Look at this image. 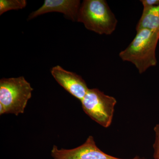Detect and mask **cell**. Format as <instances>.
<instances>
[{"mask_svg":"<svg viewBox=\"0 0 159 159\" xmlns=\"http://www.w3.org/2000/svg\"><path fill=\"white\" fill-rule=\"evenodd\" d=\"M159 40L158 32L145 29L138 30L132 41L119 53V57L132 63L139 74H143L156 66V51Z\"/></svg>","mask_w":159,"mask_h":159,"instance_id":"obj_1","label":"cell"},{"mask_svg":"<svg viewBox=\"0 0 159 159\" xmlns=\"http://www.w3.org/2000/svg\"><path fill=\"white\" fill-rule=\"evenodd\" d=\"M77 21L82 23L88 30L101 35L112 34L118 24L104 0H84L81 3Z\"/></svg>","mask_w":159,"mask_h":159,"instance_id":"obj_2","label":"cell"},{"mask_svg":"<svg viewBox=\"0 0 159 159\" xmlns=\"http://www.w3.org/2000/svg\"><path fill=\"white\" fill-rule=\"evenodd\" d=\"M33 89L23 76L0 80V115L24 113Z\"/></svg>","mask_w":159,"mask_h":159,"instance_id":"obj_3","label":"cell"},{"mask_svg":"<svg viewBox=\"0 0 159 159\" xmlns=\"http://www.w3.org/2000/svg\"><path fill=\"white\" fill-rule=\"evenodd\" d=\"M83 110L90 118L104 128L112 122L117 100L98 89H89L80 101Z\"/></svg>","mask_w":159,"mask_h":159,"instance_id":"obj_4","label":"cell"},{"mask_svg":"<svg viewBox=\"0 0 159 159\" xmlns=\"http://www.w3.org/2000/svg\"><path fill=\"white\" fill-rule=\"evenodd\" d=\"M51 156L54 159H130L119 158L103 152L97 147L92 136L82 145L72 149H59L54 145Z\"/></svg>","mask_w":159,"mask_h":159,"instance_id":"obj_5","label":"cell"},{"mask_svg":"<svg viewBox=\"0 0 159 159\" xmlns=\"http://www.w3.org/2000/svg\"><path fill=\"white\" fill-rule=\"evenodd\" d=\"M51 74L60 85L80 101L89 89L81 76L66 70L60 66L53 67Z\"/></svg>","mask_w":159,"mask_h":159,"instance_id":"obj_6","label":"cell"},{"mask_svg":"<svg viewBox=\"0 0 159 159\" xmlns=\"http://www.w3.org/2000/svg\"><path fill=\"white\" fill-rule=\"evenodd\" d=\"M80 5L79 0H45L40 8L29 15L28 20L46 13L57 12L63 13L69 20L77 21Z\"/></svg>","mask_w":159,"mask_h":159,"instance_id":"obj_7","label":"cell"},{"mask_svg":"<svg viewBox=\"0 0 159 159\" xmlns=\"http://www.w3.org/2000/svg\"><path fill=\"white\" fill-rule=\"evenodd\" d=\"M148 29L159 33V5L143 9L136 26V31Z\"/></svg>","mask_w":159,"mask_h":159,"instance_id":"obj_8","label":"cell"},{"mask_svg":"<svg viewBox=\"0 0 159 159\" xmlns=\"http://www.w3.org/2000/svg\"><path fill=\"white\" fill-rule=\"evenodd\" d=\"M26 0H1L0 15L10 10H17L25 8L27 6Z\"/></svg>","mask_w":159,"mask_h":159,"instance_id":"obj_9","label":"cell"},{"mask_svg":"<svg viewBox=\"0 0 159 159\" xmlns=\"http://www.w3.org/2000/svg\"><path fill=\"white\" fill-rule=\"evenodd\" d=\"M155 133V140L153 145V157L154 159H159V122L154 128Z\"/></svg>","mask_w":159,"mask_h":159,"instance_id":"obj_10","label":"cell"},{"mask_svg":"<svg viewBox=\"0 0 159 159\" xmlns=\"http://www.w3.org/2000/svg\"><path fill=\"white\" fill-rule=\"evenodd\" d=\"M143 6V9L151 8L159 5V0H142L140 1Z\"/></svg>","mask_w":159,"mask_h":159,"instance_id":"obj_11","label":"cell"},{"mask_svg":"<svg viewBox=\"0 0 159 159\" xmlns=\"http://www.w3.org/2000/svg\"><path fill=\"white\" fill-rule=\"evenodd\" d=\"M130 159H148L144 157H140L137 156L135 157H134L133 158Z\"/></svg>","mask_w":159,"mask_h":159,"instance_id":"obj_12","label":"cell"}]
</instances>
